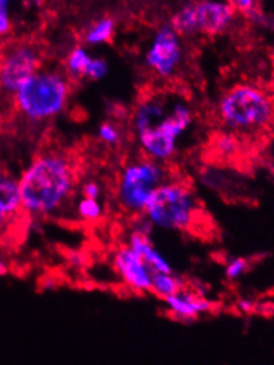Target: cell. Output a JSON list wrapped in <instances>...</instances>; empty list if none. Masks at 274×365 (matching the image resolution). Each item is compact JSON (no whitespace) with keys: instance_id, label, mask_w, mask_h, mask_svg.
I'll return each instance as SVG.
<instances>
[{"instance_id":"cell-25","label":"cell","mask_w":274,"mask_h":365,"mask_svg":"<svg viewBox=\"0 0 274 365\" xmlns=\"http://www.w3.org/2000/svg\"><path fill=\"white\" fill-rule=\"evenodd\" d=\"M227 1L236 10L237 14H253L257 4V0H227Z\"/></svg>"},{"instance_id":"cell-14","label":"cell","mask_w":274,"mask_h":365,"mask_svg":"<svg viewBox=\"0 0 274 365\" xmlns=\"http://www.w3.org/2000/svg\"><path fill=\"white\" fill-rule=\"evenodd\" d=\"M95 56L86 46H75L69 49L64 61V72L70 80H89Z\"/></svg>"},{"instance_id":"cell-10","label":"cell","mask_w":274,"mask_h":365,"mask_svg":"<svg viewBox=\"0 0 274 365\" xmlns=\"http://www.w3.org/2000/svg\"><path fill=\"white\" fill-rule=\"evenodd\" d=\"M112 266L123 284L135 294H147L152 289V269L126 243L114 250Z\"/></svg>"},{"instance_id":"cell-24","label":"cell","mask_w":274,"mask_h":365,"mask_svg":"<svg viewBox=\"0 0 274 365\" xmlns=\"http://www.w3.org/2000/svg\"><path fill=\"white\" fill-rule=\"evenodd\" d=\"M85 254L81 251H69L66 254V263L70 269H83L86 266Z\"/></svg>"},{"instance_id":"cell-22","label":"cell","mask_w":274,"mask_h":365,"mask_svg":"<svg viewBox=\"0 0 274 365\" xmlns=\"http://www.w3.org/2000/svg\"><path fill=\"white\" fill-rule=\"evenodd\" d=\"M104 185L95 178H86L78 183V195L104 201Z\"/></svg>"},{"instance_id":"cell-8","label":"cell","mask_w":274,"mask_h":365,"mask_svg":"<svg viewBox=\"0 0 274 365\" xmlns=\"http://www.w3.org/2000/svg\"><path fill=\"white\" fill-rule=\"evenodd\" d=\"M184 58V38L167 23L154 31L143 53V64L155 78L171 81L179 75Z\"/></svg>"},{"instance_id":"cell-13","label":"cell","mask_w":274,"mask_h":365,"mask_svg":"<svg viewBox=\"0 0 274 365\" xmlns=\"http://www.w3.org/2000/svg\"><path fill=\"white\" fill-rule=\"evenodd\" d=\"M126 245L135 251L142 258L147 266L152 269V272H172L174 269L171 266L170 260L162 254L161 251L155 247L152 243V237H144L139 234L130 232Z\"/></svg>"},{"instance_id":"cell-16","label":"cell","mask_w":274,"mask_h":365,"mask_svg":"<svg viewBox=\"0 0 274 365\" xmlns=\"http://www.w3.org/2000/svg\"><path fill=\"white\" fill-rule=\"evenodd\" d=\"M72 209L77 221L84 225H97L104 220L106 214L104 201L92 200L81 195H78V198L75 200Z\"/></svg>"},{"instance_id":"cell-1","label":"cell","mask_w":274,"mask_h":365,"mask_svg":"<svg viewBox=\"0 0 274 365\" xmlns=\"http://www.w3.org/2000/svg\"><path fill=\"white\" fill-rule=\"evenodd\" d=\"M195 121V109L186 97L152 92L134 108L130 125L141 155L167 165L179 153Z\"/></svg>"},{"instance_id":"cell-12","label":"cell","mask_w":274,"mask_h":365,"mask_svg":"<svg viewBox=\"0 0 274 365\" xmlns=\"http://www.w3.org/2000/svg\"><path fill=\"white\" fill-rule=\"evenodd\" d=\"M24 218L20 200L19 180L0 166V237L7 235Z\"/></svg>"},{"instance_id":"cell-5","label":"cell","mask_w":274,"mask_h":365,"mask_svg":"<svg viewBox=\"0 0 274 365\" xmlns=\"http://www.w3.org/2000/svg\"><path fill=\"white\" fill-rule=\"evenodd\" d=\"M143 215L154 229L183 234L195 230L203 210L192 186L170 177L152 194Z\"/></svg>"},{"instance_id":"cell-7","label":"cell","mask_w":274,"mask_h":365,"mask_svg":"<svg viewBox=\"0 0 274 365\" xmlns=\"http://www.w3.org/2000/svg\"><path fill=\"white\" fill-rule=\"evenodd\" d=\"M227 0H189L171 16L170 24L183 38H214L223 35L236 20Z\"/></svg>"},{"instance_id":"cell-23","label":"cell","mask_w":274,"mask_h":365,"mask_svg":"<svg viewBox=\"0 0 274 365\" xmlns=\"http://www.w3.org/2000/svg\"><path fill=\"white\" fill-rule=\"evenodd\" d=\"M154 230H155L154 226L143 214L142 215L132 217V223H130V232L144 235V237H152V231Z\"/></svg>"},{"instance_id":"cell-6","label":"cell","mask_w":274,"mask_h":365,"mask_svg":"<svg viewBox=\"0 0 274 365\" xmlns=\"http://www.w3.org/2000/svg\"><path fill=\"white\" fill-rule=\"evenodd\" d=\"M169 178L167 165L155 163L143 155L129 160L120 169L114 183L117 207L130 218L142 215L152 194Z\"/></svg>"},{"instance_id":"cell-9","label":"cell","mask_w":274,"mask_h":365,"mask_svg":"<svg viewBox=\"0 0 274 365\" xmlns=\"http://www.w3.org/2000/svg\"><path fill=\"white\" fill-rule=\"evenodd\" d=\"M43 68V52L32 41H11L0 51V96L11 101L20 86Z\"/></svg>"},{"instance_id":"cell-17","label":"cell","mask_w":274,"mask_h":365,"mask_svg":"<svg viewBox=\"0 0 274 365\" xmlns=\"http://www.w3.org/2000/svg\"><path fill=\"white\" fill-rule=\"evenodd\" d=\"M184 287H186L184 279L179 277L178 274H175V271H172V272H154L150 292L154 297L164 300L169 297H172L174 294H176L178 291L184 289Z\"/></svg>"},{"instance_id":"cell-19","label":"cell","mask_w":274,"mask_h":365,"mask_svg":"<svg viewBox=\"0 0 274 365\" xmlns=\"http://www.w3.org/2000/svg\"><path fill=\"white\" fill-rule=\"evenodd\" d=\"M97 138L105 146L115 148L122 143V130L113 121H104L97 128Z\"/></svg>"},{"instance_id":"cell-3","label":"cell","mask_w":274,"mask_h":365,"mask_svg":"<svg viewBox=\"0 0 274 365\" xmlns=\"http://www.w3.org/2000/svg\"><path fill=\"white\" fill-rule=\"evenodd\" d=\"M216 118L223 130L241 140L255 138L274 124V97L255 84H235L218 97Z\"/></svg>"},{"instance_id":"cell-28","label":"cell","mask_w":274,"mask_h":365,"mask_svg":"<svg viewBox=\"0 0 274 365\" xmlns=\"http://www.w3.org/2000/svg\"><path fill=\"white\" fill-rule=\"evenodd\" d=\"M6 1H9V3H11V4H14L16 0H6Z\"/></svg>"},{"instance_id":"cell-27","label":"cell","mask_w":274,"mask_h":365,"mask_svg":"<svg viewBox=\"0 0 274 365\" xmlns=\"http://www.w3.org/2000/svg\"><path fill=\"white\" fill-rule=\"evenodd\" d=\"M10 272V264L6 258L0 254V277H4Z\"/></svg>"},{"instance_id":"cell-15","label":"cell","mask_w":274,"mask_h":365,"mask_svg":"<svg viewBox=\"0 0 274 365\" xmlns=\"http://www.w3.org/2000/svg\"><path fill=\"white\" fill-rule=\"evenodd\" d=\"M117 32V23L110 16H104L95 20L84 32V43L86 47H101L109 44Z\"/></svg>"},{"instance_id":"cell-11","label":"cell","mask_w":274,"mask_h":365,"mask_svg":"<svg viewBox=\"0 0 274 365\" xmlns=\"http://www.w3.org/2000/svg\"><path fill=\"white\" fill-rule=\"evenodd\" d=\"M164 309L174 320L189 324L214 309V302L198 289L184 287L172 297L163 300Z\"/></svg>"},{"instance_id":"cell-20","label":"cell","mask_w":274,"mask_h":365,"mask_svg":"<svg viewBox=\"0 0 274 365\" xmlns=\"http://www.w3.org/2000/svg\"><path fill=\"white\" fill-rule=\"evenodd\" d=\"M249 271V260L241 257L228 258L224 263V277L228 282H237Z\"/></svg>"},{"instance_id":"cell-26","label":"cell","mask_w":274,"mask_h":365,"mask_svg":"<svg viewBox=\"0 0 274 365\" xmlns=\"http://www.w3.org/2000/svg\"><path fill=\"white\" fill-rule=\"evenodd\" d=\"M236 306L237 308H238V311H240L241 314H246V315L253 314L255 311V308H257L255 300L248 298L240 299V300L237 302Z\"/></svg>"},{"instance_id":"cell-21","label":"cell","mask_w":274,"mask_h":365,"mask_svg":"<svg viewBox=\"0 0 274 365\" xmlns=\"http://www.w3.org/2000/svg\"><path fill=\"white\" fill-rule=\"evenodd\" d=\"M12 6L6 0H0V41L7 40L14 32L15 20Z\"/></svg>"},{"instance_id":"cell-18","label":"cell","mask_w":274,"mask_h":365,"mask_svg":"<svg viewBox=\"0 0 274 365\" xmlns=\"http://www.w3.org/2000/svg\"><path fill=\"white\" fill-rule=\"evenodd\" d=\"M243 140L237 135H232L226 130H221L215 138H214V150L218 157L221 158H232L240 152Z\"/></svg>"},{"instance_id":"cell-4","label":"cell","mask_w":274,"mask_h":365,"mask_svg":"<svg viewBox=\"0 0 274 365\" xmlns=\"http://www.w3.org/2000/svg\"><path fill=\"white\" fill-rule=\"evenodd\" d=\"M72 80L64 71L40 68L11 98L15 112L29 124H44L61 115L68 106Z\"/></svg>"},{"instance_id":"cell-2","label":"cell","mask_w":274,"mask_h":365,"mask_svg":"<svg viewBox=\"0 0 274 365\" xmlns=\"http://www.w3.org/2000/svg\"><path fill=\"white\" fill-rule=\"evenodd\" d=\"M18 180L23 215L36 222L56 220L70 210L80 183L75 160L58 149L36 154Z\"/></svg>"}]
</instances>
